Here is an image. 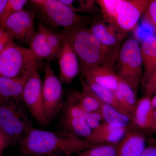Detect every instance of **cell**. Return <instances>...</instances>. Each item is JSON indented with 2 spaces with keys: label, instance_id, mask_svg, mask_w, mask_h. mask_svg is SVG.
Masks as SVG:
<instances>
[{
  "label": "cell",
  "instance_id": "27",
  "mask_svg": "<svg viewBox=\"0 0 156 156\" xmlns=\"http://www.w3.org/2000/svg\"><path fill=\"white\" fill-rule=\"evenodd\" d=\"M27 0H8L0 17V27L4 28L5 22L9 17L16 12L23 9Z\"/></svg>",
  "mask_w": 156,
  "mask_h": 156
},
{
  "label": "cell",
  "instance_id": "18",
  "mask_svg": "<svg viewBox=\"0 0 156 156\" xmlns=\"http://www.w3.org/2000/svg\"><path fill=\"white\" fill-rule=\"evenodd\" d=\"M140 50L144 69L141 82L143 85L156 69V36L151 35L146 37Z\"/></svg>",
  "mask_w": 156,
  "mask_h": 156
},
{
  "label": "cell",
  "instance_id": "23",
  "mask_svg": "<svg viewBox=\"0 0 156 156\" xmlns=\"http://www.w3.org/2000/svg\"><path fill=\"white\" fill-rule=\"evenodd\" d=\"M97 98L100 104V112L104 122L116 127L126 128L131 121V119Z\"/></svg>",
  "mask_w": 156,
  "mask_h": 156
},
{
  "label": "cell",
  "instance_id": "15",
  "mask_svg": "<svg viewBox=\"0 0 156 156\" xmlns=\"http://www.w3.org/2000/svg\"><path fill=\"white\" fill-rule=\"evenodd\" d=\"M33 71L17 79L0 76V103L10 101L23 102V89Z\"/></svg>",
  "mask_w": 156,
  "mask_h": 156
},
{
  "label": "cell",
  "instance_id": "34",
  "mask_svg": "<svg viewBox=\"0 0 156 156\" xmlns=\"http://www.w3.org/2000/svg\"><path fill=\"white\" fill-rule=\"evenodd\" d=\"M141 156H156V141L151 140L149 143Z\"/></svg>",
  "mask_w": 156,
  "mask_h": 156
},
{
  "label": "cell",
  "instance_id": "1",
  "mask_svg": "<svg viewBox=\"0 0 156 156\" xmlns=\"http://www.w3.org/2000/svg\"><path fill=\"white\" fill-rule=\"evenodd\" d=\"M19 143L24 156H69L95 146L87 140L62 130L51 131L33 127Z\"/></svg>",
  "mask_w": 156,
  "mask_h": 156
},
{
  "label": "cell",
  "instance_id": "31",
  "mask_svg": "<svg viewBox=\"0 0 156 156\" xmlns=\"http://www.w3.org/2000/svg\"><path fill=\"white\" fill-rule=\"evenodd\" d=\"M146 20L156 30V0H152L144 12Z\"/></svg>",
  "mask_w": 156,
  "mask_h": 156
},
{
  "label": "cell",
  "instance_id": "32",
  "mask_svg": "<svg viewBox=\"0 0 156 156\" xmlns=\"http://www.w3.org/2000/svg\"><path fill=\"white\" fill-rule=\"evenodd\" d=\"M14 42L13 37L4 28L0 27V54Z\"/></svg>",
  "mask_w": 156,
  "mask_h": 156
},
{
  "label": "cell",
  "instance_id": "33",
  "mask_svg": "<svg viewBox=\"0 0 156 156\" xmlns=\"http://www.w3.org/2000/svg\"><path fill=\"white\" fill-rule=\"evenodd\" d=\"M12 143L11 140L0 129V155Z\"/></svg>",
  "mask_w": 156,
  "mask_h": 156
},
{
  "label": "cell",
  "instance_id": "19",
  "mask_svg": "<svg viewBox=\"0 0 156 156\" xmlns=\"http://www.w3.org/2000/svg\"><path fill=\"white\" fill-rule=\"evenodd\" d=\"M45 25L41 23L29 43V50L39 59L48 62L56 58L48 44L45 32Z\"/></svg>",
  "mask_w": 156,
  "mask_h": 156
},
{
  "label": "cell",
  "instance_id": "4",
  "mask_svg": "<svg viewBox=\"0 0 156 156\" xmlns=\"http://www.w3.org/2000/svg\"><path fill=\"white\" fill-rule=\"evenodd\" d=\"M40 59L29 50L15 42L0 54V76L17 79L40 66Z\"/></svg>",
  "mask_w": 156,
  "mask_h": 156
},
{
  "label": "cell",
  "instance_id": "39",
  "mask_svg": "<svg viewBox=\"0 0 156 156\" xmlns=\"http://www.w3.org/2000/svg\"><path fill=\"white\" fill-rule=\"evenodd\" d=\"M52 156H67L66 155H53Z\"/></svg>",
  "mask_w": 156,
  "mask_h": 156
},
{
  "label": "cell",
  "instance_id": "13",
  "mask_svg": "<svg viewBox=\"0 0 156 156\" xmlns=\"http://www.w3.org/2000/svg\"><path fill=\"white\" fill-rule=\"evenodd\" d=\"M152 0H128L125 8L118 15L115 24L128 34L136 26Z\"/></svg>",
  "mask_w": 156,
  "mask_h": 156
},
{
  "label": "cell",
  "instance_id": "3",
  "mask_svg": "<svg viewBox=\"0 0 156 156\" xmlns=\"http://www.w3.org/2000/svg\"><path fill=\"white\" fill-rule=\"evenodd\" d=\"M28 2L42 23L52 28L68 30L86 26L89 20L87 17L73 11L60 0H31Z\"/></svg>",
  "mask_w": 156,
  "mask_h": 156
},
{
  "label": "cell",
  "instance_id": "16",
  "mask_svg": "<svg viewBox=\"0 0 156 156\" xmlns=\"http://www.w3.org/2000/svg\"><path fill=\"white\" fill-rule=\"evenodd\" d=\"M83 77L91 79L96 84L115 91L118 87L119 76L113 68L108 66H98L82 72Z\"/></svg>",
  "mask_w": 156,
  "mask_h": 156
},
{
  "label": "cell",
  "instance_id": "28",
  "mask_svg": "<svg viewBox=\"0 0 156 156\" xmlns=\"http://www.w3.org/2000/svg\"><path fill=\"white\" fill-rule=\"evenodd\" d=\"M45 32L48 44L57 58L62 46V37L61 32H55L50 30L47 26H45Z\"/></svg>",
  "mask_w": 156,
  "mask_h": 156
},
{
  "label": "cell",
  "instance_id": "14",
  "mask_svg": "<svg viewBox=\"0 0 156 156\" xmlns=\"http://www.w3.org/2000/svg\"><path fill=\"white\" fill-rule=\"evenodd\" d=\"M126 128H120L104 122L92 131L86 140L93 145L118 144L127 133Z\"/></svg>",
  "mask_w": 156,
  "mask_h": 156
},
{
  "label": "cell",
  "instance_id": "12",
  "mask_svg": "<svg viewBox=\"0 0 156 156\" xmlns=\"http://www.w3.org/2000/svg\"><path fill=\"white\" fill-rule=\"evenodd\" d=\"M89 30L102 45L115 50H120L121 43L128 34L115 23L104 19L94 21Z\"/></svg>",
  "mask_w": 156,
  "mask_h": 156
},
{
  "label": "cell",
  "instance_id": "38",
  "mask_svg": "<svg viewBox=\"0 0 156 156\" xmlns=\"http://www.w3.org/2000/svg\"><path fill=\"white\" fill-rule=\"evenodd\" d=\"M151 128H152L154 130L156 131V122L154 124L153 126H152Z\"/></svg>",
  "mask_w": 156,
  "mask_h": 156
},
{
  "label": "cell",
  "instance_id": "6",
  "mask_svg": "<svg viewBox=\"0 0 156 156\" xmlns=\"http://www.w3.org/2000/svg\"><path fill=\"white\" fill-rule=\"evenodd\" d=\"M22 101L0 103V129L12 144L18 142L33 128Z\"/></svg>",
  "mask_w": 156,
  "mask_h": 156
},
{
  "label": "cell",
  "instance_id": "29",
  "mask_svg": "<svg viewBox=\"0 0 156 156\" xmlns=\"http://www.w3.org/2000/svg\"><path fill=\"white\" fill-rule=\"evenodd\" d=\"M87 122L92 131L100 126L101 121L103 120L100 111L87 112H84Z\"/></svg>",
  "mask_w": 156,
  "mask_h": 156
},
{
  "label": "cell",
  "instance_id": "2",
  "mask_svg": "<svg viewBox=\"0 0 156 156\" xmlns=\"http://www.w3.org/2000/svg\"><path fill=\"white\" fill-rule=\"evenodd\" d=\"M62 31L69 38L80 59V72L98 66H108L113 68L120 50L104 46L86 26Z\"/></svg>",
  "mask_w": 156,
  "mask_h": 156
},
{
  "label": "cell",
  "instance_id": "30",
  "mask_svg": "<svg viewBox=\"0 0 156 156\" xmlns=\"http://www.w3.org/2000/svg\"><path fill=\"white\" fill-rule=\"evenodd\" d=\"M142 85L145 92V96L151 98L156 93V69Z\"/></svg>",
  "mask_w": 156,
  "mask_h": 156
},
{
  "label": "cell",
  "instance_id": "10",
  "mask_svg": "<svg viewBox=\"0 0 156 156\" xmlns=\"http://www.w3.org/2000/svg\"><path fill=\"white\" fill-rule=\"evenodd\" d=\"M35 16L33 10L23 9L9 17L4 29L20 44H29L36 32L34 27Z\"/></svg>",
  "mask_w": 156,
  "mask_h": 156
},
{
  "label": "cell",
  "instance_id": "17",
  "mask_svg": "<svg viewBox=\"0 0 156 156\" xmlns=\"http://www.w3.org/2000/svg\"><path fill=\"white\" fill-rule=\"evenodd\" d=\"M146 146L143 134L135 131L127 132L119 144L116 156H141Z\"/></svg>",
  "mask_w": 156,
  "mask_h": 156
},
{
  "label": "cell",
  "instance_id": "25",
  "mask_svg": "<svg viewBox=\"0 0 156 156\" xmlns=\"http://www.w3.org/2000/svg\"><path fill=\"white\" fill-rule=\"evenodd\" d=\"M60 1L75 13L82 12L90 14L100 11L95 1L93 0H60Z\"/></svg>",
  "mask_w": 156,
  "mask_h": 156
},
{
  "label": "cell",
  "instance_id": "8",
  "mask_svg": "<svg viewBox=\"0 0 156 156\" xmlns=\"http://www.w3.org/2000/svg\"><path fill=\"white\" fill-rule=\"evenodd\" d=\"M42 95L45 116L50 124L60 114L64 101L62 84L55 75L50 62L45 65Z\"/></svg>",
  "mask_w": 156,
  "mask_h": 156
},
{
  "label": "cell",
  "instance_id": "11",
  "mask_svg": "<svg viewBox=\"0 0 156 156\" xmlns=\"http://www.w3.org/2000/svg\"><path fill=\"white\" fill-rule=\"evenodd\" d=\"M62 37V46L57 58L60 74L58 79L62 84L71 83L80 72L78 56L66 34L61 32Z\"/></svg>",
  "mask_w": 156,
  "mask_h": 156
},
{
  "label": "cell",
  "instance_id": "5",
  "mask_svg": "<svg viewBox=\"0 0 156 156\" xmlns=\"http://www.w3.org/2000/svg\"><path fill=\"white\" fill-rule=\"evenodd\" d=\"M117 75L137 94L143 75V60L139 42L134 39L126 41L118 56Z\"/></svg>",
  "mask_w": 156,
  "mask_h": 156
},
{
  "label": "cell",
  "instance_id": "37",
  "mask_svg": "<svg viewBox=\"0 0 156 156\" xmlns=\"http://www.w3.org/2000/svg\"><path fill=\"white\" fill-rule=\"evenodd\" d=\"M155 122H156V108L154 109V111L153 115L152 126H153Z\"/></svg>",
  "mask_w": 156,
  "mask_h": 156
},
{
  "label": "cell",
  "instance_id": "35",
  "mask_svg": "<svg viewBox=\"0 0 156 156\" xmlns=\"http://www.w3.org/2000/svg\"><path fill=\"white\" fill-rule=\"evenodd\" d=\"M8 0H0V17Z\"/></svg>",
  "mask_w": 156,
  "mask_h": 156
},
{
  "label": "cell",
  "instance_id": "36",
  "mask_svg": "<svg viewBox=\"0 0 156 156\" xmlns=\"http://www.w3.org/2000/svg\"><path fill=\"white\" fill-rule=\"evenodd\" d=\"M151 102L154 109H155L156 108V93L154 95L153 98H151Z\"/></svg>",
  "mask_w": 156,
  "mask_h": 156
},
{
  "label": "cell",
  "instance_id": "24",
  "mask_svg": "<svg viewBox=\"0 0 156 156\" xmlns=\"http://www.w3.org/2000/svg\"><path fill=\"white\" fill-rule=\"evenodd\" d=\"M127 2L128 0L95 1L103 16V19L115 24L118 15L125 8Z\"/></svg>",
  "mask_w": 156,
  "mask_h": 156
},
{
  "label": "cell",
  "instance_id": "7",
  "mask_svg": "<svg viewBox=\"0 0 156 156\" xmlns=\"http://www.w3.org/2000/svg\"><path fill=\"white\" fill-rule=\"evenodd\" d=\"M60 114L62 130L83 139L90 136L92 130L86 120L80 92H73L68 95Z\"/></svg>",
  "mask_w": 156,
  "mask_h": 156
},
{
  "label": "cell",
  "instance_id": "20",
  "mask_svg": "<svg viewBox=\"0 0 156 156\" xmlns=\"http://www.w3.org/2000/svg\"><path fill=\"white\" fill-rule=\"evenodd\" d=\"M154 111L151 98L144 96L137 101L133 115V122L143 129L151 128Z\"/></svg>",
  "mask_w": 156,
  "mask_h": 156
},
{
  "label": "cell",
  "instance_id": "21",
  "mask_svg": "<svg viewBox=\"0 0 156 156\" xmlns=\"http://www.w3.org/2000/svg\"><path fill=\"white\" fill-rule=\"evenodd\" d=\"M113 91L117 100L132 117L133 122V115L137 103L136 94L119 76L118 87Z\"/></svg>",
  "mask_w": 156,
  "mask_h": 156
},
{
  "label": "cell",
  "instance_id": "9",
  "mask_svg": "<svg viewBox=\"0 0 156 156\" xmlns=\"http://www.w3.org/2000/svg\"><path fill=\"white\" fill-rule=\"evenodd\" d=\"M42 81L37 69L31 74L23 89L22 101L37 122L42 126L49 125L45 116L42 95Z\"/></svg>",
  "mask_w": 156,
  "mask_h": 156
},
{
  "label": "cell",
  "instance_id": "26",
  "mask_svg": "<svg viewBox=\"0 0 156 156\" xmlns=\"http://www.w3.org/2000/svg\"><path fill=\"white\" fill-rule=\"evenodd\" d=\"M119 143L95 146L80 153L78 156H116Z\"/></svg>",
  "mask_w": 156,
  "mask_h": 156
},
{
  "label": "cell",
  "instance_id": "22",
  "mask_svg": "<svg viewBox=\"0 0 156 156\" xmlns=\"http://www.w3.org/2000/svg\"><path fill=\"white\" fill-rule=\"evenodd\" d=\"M83 78L92 92L99 99L114 108L118 111L128 116L133 121V119L121 105L115 96L113 91L96 84L91 79L87 77Z\"/></svg>",
  "mask_w": 156,
  "mask_h": 156
}]
</instances>
